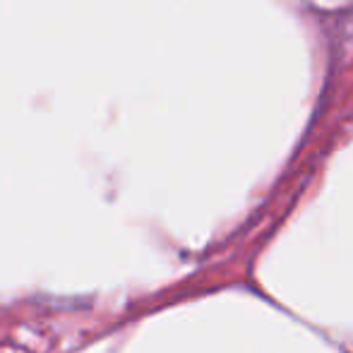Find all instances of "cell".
I'll list each match as a JSON object with an SVG mask.
<instances>
[]
</instances>
